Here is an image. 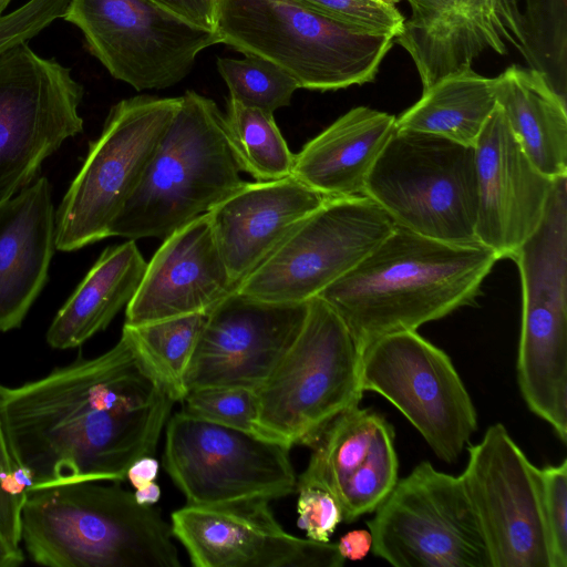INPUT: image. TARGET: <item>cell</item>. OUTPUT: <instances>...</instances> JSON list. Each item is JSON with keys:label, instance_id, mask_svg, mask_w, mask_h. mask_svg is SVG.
I'll use <instances>...</instances> for the list:
<instances>
[{"label": "cell", "instance_id": "6da1fadb", "mask_svg": "<svg viewBox=\"0 0 567 567\" xmlns=\"http://www.w3.org/2000/svg\"><path fill=\"white\" fill-rule=\"evenodd\" d=\"M174 404L122 331L96 358L0 385V424L29 489L122 482L136 460L155 454Z\"/></svg>", "mask_w": 567, "mask_h": 567}, {"label": "cell", "instance_id": "7a4b0ae2", "mask_svg": "<svg viewBox=\"0 0 567 567\" xmlns=\"http://www.w3.org/2000/svg\"><path fill=\"white\" fill-rule=\"evenodd\" d=\"M489 248L453 244L400 226L318 296L341 318L362 355L377 339L472 305L493 266Z\"/></svg>", "mask_w": 567, "mask_h": 567}, {"label": "cell", "instance_id": "3957f363", "mask_svg": "<svg viewBox=\"0 0 567 567\" xmlns=\"http://www.w3.org/2000/svg\"><path fill=\"white\" fill-rule=\"evenodd\" d=\"M29 557L51 567H181L171 523L117 485L32 488L20 514Z\"/></svg>", "mask_w": 567, "mask_h": 567}, {"label": "cell", "instance_id": "277c9868", "mask_svg": "<svg viewBox=\"0 0 567 567\" xmlns=\"http://www.w3.org/2000/svg\"><path fill=\"white\" fill-rule=\"evenodd\" d=\"M240 172L225 114L188 90L110 237L164 239L238 188Z\"/></svg>", "mask_w": 567, "mask_h": 567}, {"label": "cell", "instance_id": "5b68a950", "mask_svg": "<svg viewBox=\"0 0 567 567\" xmlns=\"http://www.w3.org/2000/svg\"><path fill=\"white\" fill-rule=\"evenodd\" d=\"M216 31L221 43L276 64L299 89L320 92L374 81L394 42L299 0H220Z\"/></svg>", "mask_w": 567, "mask_h": 567}, {"label": "cell", "instance_id": "8992f818", "mask_svg": "<svg viewBox=\"0 0 567 567\" xmlns=\"http://www.w3.org/2000/svg\"><path fill=\"white\" fill-rule=\"evenodd\" d=\"M522 284L517 382L527 408L567 441V176L537 229L511 257Z\"/></svg>", "mask_w": 567, "mask_h": 567}, {"label": "cell", "instance_id": "52a82bcc", "mask_svg": "<svg viewBox=\"0 0 567 567\" xmlns=\"http://www.w3.org/2000/svg\"><path fill=\"white\" fill-rule=\"evenodd\" d=\"M361 352L336 311L307 301L300 332L257 391V433L289 447L313 445L342 412L359 405Z\"/></svg>", "mask_w": 567, "mask_h": 567}, {"label": "cell", "instance_id": "ba28073f", "mask_svg": "<svg viewBox=\"0 0 567 567\" xmlns=\"http://www.w3.org/2000/svg\"><path fill=\"white\" fill-rule=\"evenodd\" d=\"M363 195L396 226L453 244H476L477 178L473 146L394 130Z\"/></svg>", "mask_w": 567, "mask_h": 567}, {"label": "cell", "instance_id": "9c48e42d", "mask_svg": "<svg viewBox=\"0 0 567 567\" xmlns=\"http://www.w3.org/2000/svg\"><path fill=\"white\" fill-rule=\"evenodd\" d=\"M181 105V96L138 95L110 110L55 213V247L72 251L110 237Z\"/></svg>", "mask_w": 567, "mask_h": 567}, {"label": "cell", "instance_id": "30bf717a", "mask_svg": "<svg viewBox=\"0 0 567 567\" xmlns=\"http://www.w3.org/2000/svg\"><path fill=\"white\" fill-rule=\"evenodd\" d=\"M372 553L395 567H492L461 475L420 462L367 522Z\"/></svg>", "mask_w": 567, "mask_h": 567}, {"label": "cell", "instance_id": "8fae6325", "mask_svg": "<svg viewBox=\"0 0 567 567\" xmlns=\"http://www.w3.org/2000/svg\"><path fill=\"white\" fill-rule=\"evenodd\" d=\"M289 450L179 411L165 425L163 466L188 505L271 502L297 489Z\"/></svg>", "mask_w": 567, "mask_h": 567}, {"label": "cell", "instance_id": "7c38bea8", "mask_svg": "<svg viewBox=\"0 0 567 567\" xmlns=\"http://www.w3.org/2000/svg\"><path fill=\"white\" fill-rule=\"evenodd\" d=\"M395 226L365 195L328 197L236 290L270 302H307L354 268Z\"/></svg>", "mask_w": 567, "mask_h": 567}, {"label": "cell", "instance_id": "4fadbf2b", "mask_svg": "<svg viewBox=\"0 0 567 567\" xmlns=\"http://www.w3.org/2000/svg\"><path fill=\"white\" fill-rule=\"evenodd\" d=\"M360 386L392 403L446 463L458 458L477 430L475 406L452 360L416 330L369 344L361 355Z\"/></svg>", "mask_w": 567, "mask_h": 567}, {"label": "cell", "instance_id": "5bb4252c", "mask_svg": "<svg viewBox=\"0 0 567 567\" xmlns=\"http://www.w3.org/2000/svg\"><path fill=\"white\" fill-rule=\"evenodd\" d=\"M82 85L28 42L0 54V204L30 185L44 159L83 131Z\"/></svg>", "mask_w": 567, "mask_h": 567}, {"label": "cell", "instance_id": "9a60e30c", "mask_svg": "<svg viewBox=\"0 0 567 567\" xmlns=\"http://www.w3.org/2000/svg\"><path fill=\"white\" fill-rule=\"evenodd\" d=\"M63 19L78 27L92 52L116 80L137 91L183 81L196 56L221 43L152 0H70Z\"/></svg>", "mask_w": 567, "mask_h": 567}, {"label": "cell", "instance_id": "2e32d148", "mask_svg": "<svg viewBox=\"0 0 567 567\" xmlns=\"http://www.w3.org/2000/svg\"><path fill=\"white\" fill-rule=\"evenodd\" d=\"M461 474L492 567H549L538 467L502 423L468 445Z\"/></svg>", "mask_w": 567, "mask_h": 567}, {"label": "cell", "instance_id": "e0dca14e", "mask_svg": "<svg viewBox=\"0 0 567 567\" xmlns=\"http://www.w3.org/2000/svg\"><path fill=\"white\" fill-rule=\"evenodd\" d=\"M307 302L256 299L235 290L206 316L187 374V390L258 391L301 330Z\"/></svg>", "mask_w": 567, "mask_h": 567}, {"label": "cell", "instance_id": "ac0fdd59", "mask_svg": "<svg viewBox=\"0 0 567 567\" xmlns=\"http://www.w3.org/2000/svg\"><path fill=\"white\" fill-rule=\"evenodd\" d=\"M269 501L188 505L171 514L174 538L196 567H341L336 543L303 539L276 520Z\"/></svg>", "mask_w": 567, "mask_h": 567}, {"label": "cell", "instance_id": "d6986e66", "mask_svg": "<svg viewBox=\"0 0 567 567\" xmlns=\"http://www.w3.org/2000/svg\"><path fill=\"white\" fill-rule=\"evenodd\" d=\"M477 241L509 258L539 226L555 178L536 168L498 105L475 145Z\"/></svg>", "mask_w": 567, "mask_h": 567}, {"label": "cell", "instance_id": "ffe728a7", "mask_svg": "<svg viewBox=\"0 0 567 567\" xmlns=\"http://www.w3.org/2000/svg\"><path fill=\"white\" fill-rule=\"evenodd\" d=\"M237 287L203 214L163 239L126 306L124 324L207 313Z\"/></svg>", "mask_w": 567, "mask_h": 567}, {"label": "cell", "instance_id": "44dd1931", "mask_svg": "<svg viewBox=\"0 0 567 567\" xmlns=\"http://www.w3.org/2000/svg\"><path fill=\"white\" fill-rule=\"evenodd\" d=\"M328 197L291 175L244 182L207 216L230 278L239 285Z\"/></svg>", "mask_w": 567, "mask_h": 567}, {"label": "cell", "instance_id": "7402d4cb", "mask_svg": "<svg viewBox=\"0 0 567 567\" xmlns=\"http://www.w3.org/2000/svg\"><path fill=\"white\" fill-rule=\"evenodd\" d=\"M411 16L394 38L412 58L425 90L441 78L472 66L485 50L506 54L514 41L503 0H406Z\"/></svg>", "mask_w": 567, "mask_h": 567}, {"label": "cell", "instance_id": "603a6c76", "mask_svg": "<svg viewBox=\"0 0 567 567\" xmlns=\"http://www.w3.org/2000/svg\"><path fill=\"white\" fill-rule=\"evenodd\" d=\"M55 248L51 186L41 176L0 204V332L21 326Z\"/></svg>", "mask_w": 567, "mask_h": 567}, {"label": "cell", "instance_id": "cb8c5ba5", "mask_svg": "<svg viewBox=\"0 0 567 567\" xmlns=\"http://www.w3.org/2000/svg\"><path fill=\"white\" fill-rule=\"evenodd\" d=\"M394 130V115L353 107L295 154L291 176L326 197L363 195L367 177Z\"/></svg>", "mask_w": 567, "mask_h": 567}, {"label": "cell", "instance_id": "d4e9b609", "mask_svg": "<svg viewBox=\"0 0 567 567\" xmlns=\"http://www.w3.org/2000/svg\"><path fill=\"white\" fill-rule=\"evenodd\" d=\"M495 80V99L522 150L550 178L567 176V104L546 76L513 64Z\"/></svg>", "mask_w": 567, "mask_h": 567}, {"label": "cell", "instance_id": "484cf974", "mask_svg": "<svg viewBox=\"0 0 567 567\" xmlns=\"http://www.w3.org/2000/svg\"><path fill=\"white\" fill-rule=\"evenodd\" d=\"M135 240L110 246L54 317L47 341L54 349L83 344L132 300L146 270Z\"/></svg>", "mask_w": 567, "mask_h": 567}, {"label": "cell", "instance_id": "4316f807", "mask_svg": "<svg viewBox=\"0 0 567 567\" xmlns=\"http://www.w3.org/2000/svg\"><path fill=\"white\" fill-rule=\"evenodd\" d=\"M392 443L393 426L375 411L354 405L338 415L312 445L297 487H318L336 499Z\"/></svg>", "mask_w": 567, "mask_h": 567}, {"label": "cell", "instance_id": "83f0119b", "mask_svg": "<svg viewBox=\"0 0 567 567\" xmlns=\"http://www.w3.org/2000/svg\"><path fill=\"white\" fill-rule=\"evenodd\" d=\"M495 80L472 66L450 73L395 117V130L437 135L473 146L495 110Z\"/></svg>", "mask_w": 567, "mask_h": 567}, {"label": "cell", "instance_id": "f1b7e54d", "mask_svg": "<svg viewBox=\"0 0 567 567\" xmlns=\"http://www.w3.org/2000/svg\"><path fill=\"white\" fill-rule=\"evenodd\" d=\"M514 47L550 86L567 97V0H503Z\"/></svg>", "mask_w": 567, "mask_h": 567}, {"label": "cell", "instance_id": "f546056e", "mask_svg": "<svg viewBox=\"0 0 567 567\" xmlns=\"http://www.w3.org/2000/svg\"><path fill=\"white\" fill-rule=\"evenodd\" d=\"M207 313L123 326L142 363L175 403L188 392L186 374Z\"/></svg>", "mask_w": 567, "mask_h": 567}, {"label": "cell", "instance_id": "4dcf8cb0", "mask_svg": "<svg viewBox=\"0 0 567 567\" xmlns=\"http://www.w3.org/2000/svg\"><path fill=\"white\" fill-rule=\"evenodd\" d=\"M226 126L241 172L256 181H277L291 175L295 154L278 128L274 113L229 99Z\"/></svg>", "mask_w": 567, "mask_h": 567}, {"label": "cell", "instance_id": "1f68e13d", "mask_svg": "<svg viewBox=\"0 0 567 567\" xmlns=\"http://www.w3.org/2000/svg\"><path fill=\"white\" fill-rule=\"evenodd\" d=\"M218 58L217 70L230 100L269 113L290 105L298 83L276 64L258 58Z\"/></svg>", "mask_w": 567, "mask_h": 567}, {"label": "cell", "instance_id": "d6a6232c", "mask_svg": "<svg viewBox=\"0 0 567 567\" xmlns=\"http://www.w3.org/2000/svg\"><path fill=\"white\" fill-rule=\"evenodd\" d=\"M182 403V411L194 417L258 434L256 391L226 386L200 388L188 391Z\"/></svg>", "mask_w": 567, "mask_h": 567}, {"label": "cell", "instance_id": "836d02e7", "mask_svg": "<svg viewBox=\"0 0 567 567\" xmlns=\"http://www.w3.org/2000/svg\"><path fill=\"white\" fill-rule=\"evenodd\" d=\"M549 567H567V460L538 467Z\"/></svg>", "mask_w": 567, "mask_h": 567}, {"label": "cell", "instance_id": "e575fe53", "mask_svg": "<svg viewBox=\"0 0 567 567\" xmlns=\"http://www.w3.org/2000/svg\"><path fill=\"white\" fill-rule=\"evenodd\" d=\"M315 11L368 32L398 37L404 17L393 4L380 0H299Z\"/></svg>", "mask_w": 567, "mask_h": 567}, {"label": "cell", "instance_id": "d590c367", "mask_svg": "<svg viewBox=\"0 0 567 567\" xmlns=\"http://www.w3.org/2000/svg\"><path fill=\"white\" fill-rule=\"evenodd\" d=\"M28 491V482L14 466L0 424V538L22 556L20 514Z\"/></svg>", "mask_w": 567, "mask_h": 567}, {"label": "cell", "instance_id": "8d00e7d4", "mask_svg": "<svg viewBox=\"0 0 567 567\" xmlns=\"http://www.w3.org/2000/svg\"><path fill=\"white\" fill-rule=\"evenodd\" d=\"M70 0H28L0 19V54L63 18Z\"/></svg>", "mask_w": 567, "mask_h": 567}, {"label": "cell", "instance_id": "74e56055", "mask_svg": "<svg viewBox=\"0 0 567 567\" xmlns=\"http://www.w3.org/2000/svg\"><path fill=\"white\" fill-rule=\"evenodd\" d=\"M299 514L298 526L306 530L309 539L327 543L342 522L340 508L334 497L324 489L297 487Z\"/></svg>", "mask_w": 567, "mask_h": 567}, {"label": "cell", "instance_id": "f35d334b", "mask_svg": "<svg viewBox=\"0 0 567 567\" xmlns=\"http://www.w3.org/2000/svg\"><path fill=\"white\" fill-rule=\"evenodd\" d=\"M187 22L216 31L220 0H152Z\"/></svg>", "mask_w": 567, "mask_h": 567}, {"label": "cell", "instance_id": "ab89813d", "mask_svg": "<svg viewBox=\"0 0 567 567\" xmlns=\"http://www.w3.org/2000/svg\"><path fill=\"white\" fill-rule=\"evenodd\" d=\"M337 546L344 559L361 560L372 548V536L369 529H354L344 534Z\"/></svg>", "mask_w": 567, "mask_h": 567}, {"label": "cell", "instance_id": "60d3db41", "mask_svg": "<svg viewBox=\"0 0 567 567\" xmlns=\"http://www.w3.org/2000/svg\"><path fill=\"white\" fill-rule=\"evenodd\" d=\"M158 467V462L153 455L143 456L128 467L126 480L133 487L138 488L156 480Z\"/></svg>", "mask_w": 567, "mask_h": 567}, {"label": "cell", "instance_id": "b9f144b4", "mask_svg": "<svg viewBox=\"0 0 567 567\" xmlns=\"http://www.w3.org/2000/svg\"><path fill=\"white\" fill-rule=\"evenodd\" d=\"M135 501L141 505L152 506L156 504L161 497V488L157 483L151 482L144 486L135 488L133 493Z\"/></svg>", "mask_w": 567, "mask_h": 567}, {"label": "cell", "instance_id": "7bdbcfd3", "mask_svg": "<svg viewBox=\"0 0 567 567\" xmlns=\"http://www.w3.org/2000/svg\"><path fill=\"white\" fill-rule=\"evenodd\" d=\"M24 560V556L12 551L0 538V567H14Z\"/></svg>", "mask_w": 567, "mask_h": 567}, {"label": "cell", "instance_id": "ee69618b", "mask_svg": "<svg viewBox=\"0 0 567 567\" xmlns=\"http://www.w3.org/2000/svg\"><path fill=\"white\" fill-rule=\"evenodd\" d=\"M11 0H0V19L4 16L3 12Z\"/></svg>", "mask_w": 567, "mask_h": 567}, {"label": "cell", "instance_id": "f6af8a7d", "mask_svg": "<svg viewBox=\"0 0 567 567\" xmlns=\"http://www.w3.org/2000/svg\"><path fill=\"white\" fill-rule=\"evenodd\" d=\"M380 1L395 6L396 3L401 2L402 0H380Z\"/></svg>", "mask_w": 567, "mask_h": 567}]
</instances>
